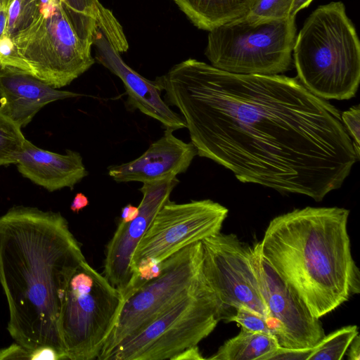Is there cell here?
Instances as JSON below:
<instances>
[{"instance_id":"obj_1","label":"cell","mask_w":360,"mask_h":360,"mask_svg":"<svg viewBox=\"0 0 360 360\" xmlns=\"http://www.w3.org/2000/svg\"><path fill=\"white\" fill-rule=\"evenodd\" d=\"M154 82L179 110L197 155L243 183L319 202L359 159L339 110L297 77L235 74L189 58Z\"/></svg>"},{"instance_id":"obj_2","label":"cell","mask_w":360,"mask_h":360,"mask_svg":"<svg viewBox=\"0 0 360 360\" xmlns=\"http://www.w3.org/2000/svg\"><path fill=\"white\" fill-rule=\"evenodd\" d=\"M85 259L60 212L15 206L0 217V284L16 343L52 347L67 359L58 322L69 280Z\"/></svg>"},{"instance_id":"obj_3","label":"cell","mask_w":360,"mask_h":360,"mask_svg":"<svg viewBox=\"0 0 360 360\" xmlns=\"http://www.w3.org/2000/svg\"><path fill=\"white\" fill-rule=\"evenodd\" d=\"M345 208L306 207L274 217L260 252L317 319L360 292Z\"/></svg>"},{"instance_id":"obj_4","label":"cell","mask_w":360,"mask_h":360,"mask_svg":"<svg viewBox=\"0 0 360 360\" xmlns=\"http://www.w3.org/2000/svg\"><path fill=\"white\" fill-rule=\"evenodd\" d=\"M292 56L297 79L324 100H348L360 81V43L341 1L319 6L295 37Z\"/></svg>"},{"instance_id":"obj_5","label":"cell","mask_w":360,"mask_h":360,"mask_svg":"<svg viewBox=\"0 0 360 360\" xmlns=\"http://www.w3.org/2000/svg\"><path fill=\"white\" fill-rule=\"evenodd\" d=\"M99 27L94 16L73 11L60 0H39L34 20L12 40L30 73L60 89L94 64L91 51Z\"/></svg>"},{"instance_id":"obj_6","label":"cell","mask_w":360,"mask_h":360,"mask_svg":"<svg viewBox=\"0 0 360 360\" xmlns=\"http://www.w3.org/2000/svg\"><path fill=\"white\" fill-rule=\"evenodd\" d=\"M225 315L205 278L195 290L120 341L103 360H172L198 345Z\"/></svg>"},{"instance_id":"obj_7","label":"cell","mask_w":360,"mask_h":360,"mask_svg":"<svg viewBox=\"0 0 360 360\" xmlns=\"http://www.w3.org/2000/svg\"><path fill=\"white\" fill-rule=\"evenodd\" d=\"M124 300L86 260L71 276L58 322L67 359H98L118 320Z\"/></svg>"},{"instance_id":"obj_8","label":"cell","mask_w":360,"mask_h":360,"mask_svg":"<svg viewBox=\"0 0 360 360\" xmlns=\"http://www.w3.org/2000/svg\"><path fill=\"white\" fill-rule=\"evenodd\" d=\"M295 19L240 17L209 31L205 54L213 67L228 72L279 75L292 63Z\"/></svg>"},{"instance_id":"obj_9","label":"cell","mask_w":360,"mask_h":360,"mask_svg":"<svg viewBox=\"0 0 360 360\" xmlns=\"http://www.w3.org/2000/svg\"><path fill=\"white\" fill-rule=\"evenodd\" d=\"M201 241L189 245L162 262V271L124 302L118 320L97 359L160 313L195 290L205 278Z\"/></svg>"},{"instance_id":"obj_10","label":"cell","mask_w":360,"mask_h":360,"mask_svg":"<svg viewBox=\"0 0 360 360\" xmlns=\"http://www.w3.org/2000/svg\"><path fill=\"white\" fill-rule=\"evenodd\" d=\"M201 243L202 273L226 315L229 307H244L262 316L269 323V311L252 262V247L241 242L236 234L221 231Z\"/></svg>"},{"instance_id":"obj_11","label":"cell","mask_w":360,"mask_h":360,"mask_svg":"<svg viewBox=\"0 0 360 360\" xmlns=\"http://www.w3.org/2000/svg\"><path fill=\"white\" fill-rule=\"evenodd\" d=\"M228 212L226 207L210 199L185 203L169 200L157 212L135 250L132 274L141 259L162 262L185 247L219 233Z\"/></svg>"},{"instance_id":"obj_12","label":"cell","mask_w":360,"mask_h":360,"mask_svg":"<svg viewBox=\"0 0 360 360\" xmlns=\"http://www.w3.org/2000/svg\"><path fill=\"white\" fill-rule=\"evenodd\" d=\"M252 262L269 314V326L281 347L309 349L325 336L322 325L262 256L258 243Z\"/></svg>"},{"instance_id":"obj_13","label":"cell","mask_w":360,"mask_h":360,"mask_svg":"<svg viewBox=\"0 0 360 360\" xmlns=\"http://www.w3.org/2000/svg\"><path fill=\"white\" fill-rule=\"evenodd\" d=\"M176 176L143 183L139 213L131 221H120L105 250L103 275L122 295L132 278L131 262L135 250L160 209L169 200L179 184Z\"/></svg>"},{"instance_id":"obj_14","label":"cell","mask_w":360,"mask_h":360,"mask_svg":"<svg viewBox=\"0 0 360 360\" xmlns=\"http://www.w3.org/2000/svg\"><path fill=\"white\" fill-rule=\"evenodd\" d=\"M94 45L96 60L122 82L128 96L127 103L131 109H138L156 120L165 129L175 131L186 127L181 116L161 98L155 82L146 79L128 66L112 39L100 28Z\"/></svg>"},{"instance_id":"obj_15","label":"cell","mask_w":360,"mask_h":360,"mask_svg":"<svg viewBox=\"0 0 360 360\" xmlns=\"http://www.w3.org/2000/svg\"><path fill=\"white\" fill-rule=\"evenodd\" d=\"M171 129L153 142L139 158L121 165H111L108 174L117 183L152 182L184 173L197 155L192 143L176 138Z\"/></svg>"},{"instance_id":"obj_16","label":"cell","mask_w":360,"mask_h":360,"mask_svg":"<svg viewBox=\"0 0 360 360\" xmlns=\"http://www.w3.org/2000/svg\"><path fill=\"white\" fill-rule=\"evenodd\" d=\"M81 96L56 89L26 71L0 66V111L21 128L47 104Z\"/></svg>"},{"instance_id":"obj_17","label":"cell","mask_w":360,"mask_h":360,"mask_svg":"<svg viewBox=\"0 0 360 360\" xmlns=\"http://www.w3.org/2000/svg\"><path fill=\"white\" fill-rule=\"evenodd\" d=\"M18 172L49 191L72 189L88 172L79 153L67 150L60 154L38 148L25 139L16 164Z\"/></svg>"},{"instance_id":"obj_18","label":"cell","mask_w":360,"mask_h":360,"mask_svg":"<svg viewBox=\"0 0 360 360\" xmlns=\"http://www.w3.org/2000/svg\"><path fill=\"white\" fill-rule=\"evenodd\" d=\"M198 28L210 31L245 15L255 0H173Z\"/></svg>"},{"instance_id":"obj_19","label":"cell","mask_w":360,"mask_h":360,"mask_svg":"<svg viewBox=\"0 0 360 360\" xmlns=\"http://www.w3.org/2000/svg\"><path fill=\"white\" fill-rule=\"evenodd\" d=\"M272 335L241 328L235 337L226 340L207 359L212 360H269L279 349Z\"/></svg>"},{"instance_id":"obj_20","label":"cell","mask_w":360,"mask_h":360,"mask_svg":"<svg viewBox=\"0 0 360 360\" xmlns=\"http://www.w3.org/2000/svg\"><path fill=\"white\" fill-rule=\"evenodd\" d=\"M359 335L356 325L342 327L330 333L311 348L307 360H341L347 349Z\"/></svg>"},{"instance_id":"obj_21","label":"cell","mask_w":360,"mask_h":360,"mask_svg":"<svg viewBox=\"0 0 360 360\" xmlns=\"http://www.w3.org/2000/svg\"><path fill=\"white\" fill-rule=\"evenodd\" d=\"M21 129L0 111V166L16 164L26 139Z\"/></svg>"},{"instance_id":"obj_22","label":"cell","mask_w":360,"mask_h":360,"mask_svg":"<svg viewBox=\"0 0 360 360\" xmlns=\"http://www.w3.org/2000/svg\"><path fill=\"white\" fill-rule=\"evenodd\" d=\"M39 0H13L8 8L6 36L13 39L34 20Z\"/></svg>"},{"instance_id":"obj_23","label":"cell","mask_w":360,"mask_h":360,"mask_svg":"<svg viewBox=\"0 0 360 360\" xmlns=\"http://www.w3.org/2000/svg\"><path fill=\"white\" fill-rule=\"evenodd\" d=\"M69 9L94 16L99 25L108 30H116L121 25L111 13L105 8L99 0H60Z\"/></svg>"},{"instance_id":"obj_24","label":"cell","mask_w":360,"mask_h":360,"mask_svg":"<svg viewBox=\"0 0 360 360\" xmlns=\"http://www.w3.org/2000/svg\"><path fill=\"white\" fill-rule=\"evenodd\" d=\"M294 0H255L243 17L250 20L284 19L290 17Z\"/></svg>"},{"instance_id":"obj_25","label":"cell","mask_w":360,"mask_h":360,"mask_svg":"<svg viewBox=\"0 0 360 360\" xmlns=\"http://www.w3.org/2000/svg\"><path fill=\"white\" fill-rule=\"evenodd\" d=\"M226 320L237 323L243 329L247 330L274 335L265 318L244 307L236 309V314L227 317Z\"/></svg>"},{"instance_id":"obj_26","label":"cell","mask_w":360,"mask_h":360,"mask_svg":"<svg viewBox=\"0 0 360 360\" xmlns=\"http://www.w3.org/2000/svg\"><path fill=\"white\" fill-rule=\"evenodd\" d=\"M0 66L18 68L30 73L27 65L19 56L13 40L6 35L0 39Z\"/></svg>"},{"instance_id":"obj_27","label":"cell","mask_w":360,"mask_h":360,"mask_svg":"<svg viewBox=\"0 0 360 360\" xmlns=\"http://www.w3.org/2000/svg\"><path fill=\"white\" fill-rule=\"evenodd\" d=\"M344 127L351 139L357 157L360 155V108L354 105L340 115Z\"/></svg>"},{"instance_id":"obj_28","label":"cell","mask_w":360,"mask_h":360,"mask_svg":"<svg viewBox=\"0 0 360 360\" xmlns=\"http://www.w3.org/2000/svg\"><path fill=\"white\" fill-rule=\"evenodd\" d=\"M311 349H292L280 347L279 349L270 357L269 360L274 359H302L307 360Z\"/></svg>"},{"instance_id":"obj_29","label":"cell","mask_w":360,"mask_h":360,"mask_svg":"<svg viewBox=\"0 0 360 360\" xmlns=\"http://www.w3.org/2000/svg\"><path fill=\"white\" fill-rule=\"evenodd\" d=\"M30 360H63L65 357L56 349L49 346H43L31 350Z\"/></svg>"},{"instance_id":"obj_30","label":"cell","mask_w":360,"mask_h":360,"mask_svg":"<svg viewBox=\"0 0 360 360\" xmlns=\"http://www.w3.org/2000/svg\"><path fill=\"white\" fill-rule=\"evenodd\" d=\"M30 351L18 343L0 349V359H30Z\"/></svg>"},{"instance_id":"obj_31","label":"cell","mask_w":360,"mask_h":360,"mask_svg":"<svg viewBox=\"0 0 360 360\" xmlns=\"http://www.w3.org/2000/svg\"><path fill=\"white\" fill-rule=\"evenodd\" d=\"M201 359H205L204 358L198 347V345L193 346L191 347H188L182 352H181L179 354L174 356L172 360H201Z\"/></svg>"},{"instance_id":"obj_32","label":"cell","mask_w":360,"mask_h":360,"mask_svg":"<svg viewBox=\"0 0 360 360\" xmlns=\"http://www.w3.org/2000/svg\"><path fill=\"white\" fill-rule=\"evenodd\" d=\"M89 205L88 198L82 193H77L71 205L70 210L75 213H79V211Z\"/></svg>"},{"instance_id":"obj_33","label":"cell","mask_w":360,"mask_h":360,"mask_svg":"<svg viewBox=\"0 0 360 360\" xmlns=\"http://www.w3.org/2000/svg\"><path fill=\"white\" fill-rule=\"evenodd\" d=\"M139 213V207L128 204L122 208L120 221L123 223L131 221L136 217Z\"/></svg>"},{"instance_id":"obj_34","label":"cell","mask_w":360,"mask_h":360,"mask_svg":"<svg viewBox=\"0 0 360 360\" xmlns=\"http://www.w3.org/2000/svg\"><path fill=\"white\" fill-rule=\"evenodd\" d=\"M348 359L349 360H359L360 359V338L357 335L352 340L347 349Z\"/></svg>"},{"instance_id":"obj_35","label":"cell","mask_w":360,"mask_h":360,"mask_svg":"<svg viewBox=\"0 0 360 360\" xmlns=\"http://www.w3.org/2000/svg\"><path fill=\"white\" fill-rule=\"evenodd\" d=\"M8 6H2L0 7V39L6 34L8 16Z\"/></svg>"},{"instance_id":"obj_36","label":"cell","mask_w":360,"mask_h":360,"mask_svg":"<svg viewBox=\"0 0 360 360\" xmlns=\"http://www.w3.org/2000/svg\"><path fill=\"white\" fill-rule=\"evenodd\" d=\"M313 0H294L290 16L295 17L298 12L307 7Z\"/></svg>"},{"instance_id":"obj_37","label":"cell","mask_w":360,"mask_h":360,"mask_svg":"<svg viewBox=\"0 0 360 360\" xmlns=\"http://www.w3.org/2000/svg\"><path fill=\"white\" fill-rule=\"evenodd\" d=\"M13 0H0V7L2 6H10Z\"/></svg>"}]
</instances>
